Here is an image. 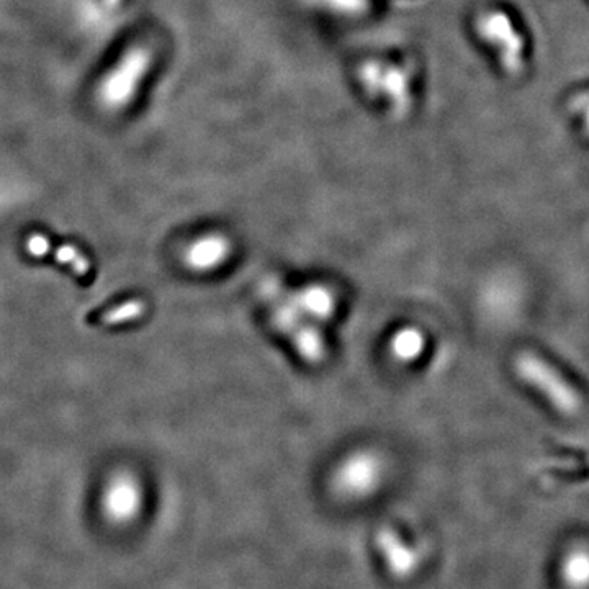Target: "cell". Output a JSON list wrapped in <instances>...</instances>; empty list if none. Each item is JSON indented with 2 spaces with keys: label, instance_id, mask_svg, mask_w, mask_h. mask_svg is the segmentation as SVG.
Returning <instances> with one entry per match:
<instances>
[{
  "label": "cell",
  "instance_id": "obj_10",
  "mask_svg": "<svg viewBox=\"0 0 589 589\" xmlns=\"http://www.w3.org/2000/svg\"><path fill=\"white\" fill-rule=\"evenodd\" d=\"M423 349L424 338L418 329H401V331L395 334V338L392 341V351L396 359L406 360V362H410V360L421 356Z\"/></svg>",
  "mask_w": 589,
  "mask_h": 589
},
{
  "label": "cell",
  "instance_id": "obj_8",
  "mask_svg": "<svg viewBox=\"0 0 589 589\" xmlns=\"http://www.w3.org/2000/svg\"><path fill=\"white\" fill-rule=\"evenodd\" d=\"M562 578L570 589L589 588V549L580 547L567 554L562 563Z\"/></svg>",
  "mask_w": 589,
  "mask_h": 589
},
{
  "label": "cell",
  "instance_id": "obj_9",
  "mask_svg": "<svg viewBox=\"0 0 589 589\" xmlns=\"http://www.w3.org/2000/svg\"><path fill=\"white\" fill-rule=\"evenodd\" d=\"M290 338L300 352V356L308 362H320L326 354L323 336L316 326L303 324L302 328H298Z\"/></svg>",
  "mask_w": 589,
  "mask_h": 589
},
{
  "label": "cell",
  "instance_id": "obj_3",
  "mask_svg": "<svg viewBox=\"0 0 589 589\" xmlns=\"http://www.w3.org/2000/svg\"><path fill=\"white\" fill-rule=\"evenodd\" d=\"M383 478V462L374 452H357L334 473V488L342 498L360 500L372 495Z\"/></svg>",
  "mask_w": 589,
  "mask_h": 589
},
{
  "label": "cell",
  "instance_id": "obj_13",
  "mask_svg": "<svg viewBox=\"0 0 589 589\" xmlns=\"http://www.w3.org/2000/svg\"><path fill=\"white\" fill-rule=\"evenodd\" d=\"M25 251L32 257H45L50 254L51 243L50 239L46 238L45 234H32L25 243Z\"/></svg>",
  "mask_w": 589,
  "mask_h": 589
},
{
  "label": "cell",
  "instance_id": "obj_6",
  "mask_svg": "<svg viewBox=\"0 0 589 589\" xmlns=\"http://www.w3.org/2000/svg\"><path fill=\"white\" fill-rule=\"evenodd\" d=\"M290 297L305 318L320 323L331 320L338 308L336 295L326 285H306L297 292H290Z\"/></svg>",
  "mask_w": 589,
  "mask_h": 589
},
{
  "label": "cell",
  "instance_id": "obj_1",
  "mask_svg": "<svg viewBox=\"0 0 589 589\" xmlns=\"http://www.w3.org/2000/svg\"><path fill=\"white\" fill-rule=\"evenodd\" d=\"M516 367L519 375L526 382L539 388L560 413L576 414L580 411L581 396L547 362L526 352L518 357Z\"/></svg>",
  "mask_w": 589,
  "mask_h": 589
},
{
  "label": "cell",
  "instance_id": "obj_4",
  "mask_svg": "<svg viewBox=\"0 0 589 589\" xmlns=\"http://www.w3.org/2000/svg\"><path fill=\"white\" fill-rule=\"evenodd\" d=\"M233 246L225 234L210 233L203 234L187 246L184 252L185 266L190 270L205 274L220 269L228 257L231 256Z\"/></svg>",
  "mask_w": 589,
  "mask_h": 589
},
{
  "label": "cell",
  "instance_id": "obj_11",
  "mask_svg": "<svg viewBox=\"0 0 589 589\" xmlns=\"http://www.w3.org/2000/svg\"><path fill=\"white\" fill-rule=\"evenodd\" d=\"M146 311V303L143 300H130L123 305L113 306L112 310L105 311L99 316V323L105 326L113 324L128 323V321L138 320Z\"/></svg>",
  "mask_w": 589,
  "mask_h": 589
},
{
  "label": "cell",
  "instance_id": "obj_2",
  "mask_svg": "<svg viewBox=\"0 0 589 589\" xmlns=\"http://www.w3.org/2000/svg\"><path fill=\"white\" fill-rule=\"evenodd\" d=\"M477 30L483 40L500 50L501 64L511 76H518L524 69V38L514 28L508 15L501 10H490L480 15Z\"/></svg>",
  "mask_w": 589,
  "mask_h": 589
},
{
  "label": "cell",
  "instance_id": "obj_5",
  "mask_svg": "<svg viewBox=\"0 0 589 589\" xmlns=\"http://www.w3.org/2000/svg\"><path fill=\"white\" fill-rule=\"evenodd\" d=\"M378 552L382 554L383 562L387 565L388 572L398 578H408L413 575L421 563V552L416 547H411L408 542L401 539L398 532L390 527H385L375 537Z\"/></svg>",
  "mask_w": 589,
  "mask_h": 589
},
{
  "label": "cell",
  "instance_id": "obj_14",
  "mask_svg": "<svg viewBox=\"0 0 589 589\" xmlns=\"http://www.w3.org/2000/svg\"><path fill=\"white\" fill-rule=\"evenodd\" d=\"M578 105H580L581 112L585 113V125L589 133V97H583V102Z\"/></svg>",
  "mask_w": 589,
  "mask_h": 589
},
{
  "label": "cell",
  "instance_id": "obj_12",
  "mask_svg": "<svg viewBox=\"0 0 589 589\" xmlns=\"http://www.w3.org/2000/svg\"><path fill=\"white\" fill-rule=\"evenodd\" d=\"M50 254H53L54 259H56L59 264L71 267L72 272H74L77 277H84V275L89 274V259H87L76 246H72V244H64V246H59V248H50Z\"/></svg>",
  "mask_w": 589,
  "mask_h": 589
},
{
  "label": "cell",
  "instance_id": "obj_7",
  "mask_svg": "<svg viewBox=\"0 0 589 589\" xmlns=\"http://www.w3.org/2000/svg\"><path fill=\"white\" fill-rule=\"evenodd\" d=\"M141 501V488L133 478H117L108 490V513L118 521L133 519L140 511Z\"/></svg>",
  "mask_w": 589,
  "mask_h": 589
}]
</instances>
